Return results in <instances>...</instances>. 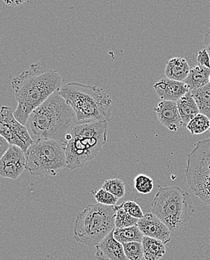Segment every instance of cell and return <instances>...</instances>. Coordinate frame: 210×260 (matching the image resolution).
Masks as SVG:
<instances>
[{
  "label": "cell",
  "mask_w": 210,
  "mask_h": 260,
  "mask_svg": "<svg viewBox=\"0 0 210 260\" xmlns=\"http://www.w3.org/2000/svg\"><path fill=\"white\" fill-rule=\"evenodd\" d=\"M62 86L59 73L44 67L40 63L29 66L12 80L17 107L14 112L18 122L26 125L31 113Z\"/></svg>",
  "instance_id": "6da1fadb"
},
{
  "label": "cell",
  "mask_w": 210,
  "mask_h": 260,
  "mask_svg": "<svg viewBox=\"0 0 210 260\" xmlns=\"http://www.w3.org/2000/svg\"><path fill=\"white\" fill-rule=\"evenodd\" d=\"M78 122L74 110L57 91L31 113L26 126L34 141L56 140L66 148Z\"/></svg>",
  "instance_id": "7a4b0ae2"
},
{
  "label": "cell",
  "mask_w": 210,
  "mask_h": 260,
  "mask_svg": "<svg viewBox=\"0 0 210 260\" xmlns=\"http://www.w3.org/2000/svg\"><path fill=\"white\" fill-rule=\"evenodd\" d=\"M76 113L78 122H109L112 114V99L97 86L71 82L59 90Z\"/></svg>",
  "instance_id": "3957f363"
},
{
  "label": "cell",
  "mask_w": 210,
  "mask_h": 260,
  "mask_svg": "<svg viewBox=\"0 0 210 260\" xmlns=\"http://www.w3.org/2000/svg\"><path fill=\"white\" fill-rule=\"evenodd\" d=\"M108 129V122H78L66 146L67 168H81L94 160L107 141Z\"/></svg>",
  "instance_id": "277c9868"
},
{
  "label": "cell",
  "mask_w": 210,
  "mask_h": 260,
  "mask_svg": "<svg viewBox=\"0 0 210 260\" xmlns=\"http://www.w3.org/2000/svg\"><path fill=\"white\" fill-rule=\"evenodd\" d=\"M117 206L90 204L76 217L74 238L78 242L96 247L115 229Z\"/></svg>",
  "instance_id": "5b68a950"
},
{
  "label": "cell",
  "mask_w": 210,
  "mask_h": 260,
  "mask_svg": "<svg viewBox=\"0 0 210 260\" xmlns=\"http://www.w3.org/2000/svg\"><path fill=\"white\" fill-rule=\"evenodd\" d=\"M151 209L152 213L174 232L190 220L195 207L188 192L172 186L159 187L152 201Z\"/></svg>",
  "instance_id": "8992f818"
},
{
  "label": "cell",
  "mask_w": 210,
  "mask_h": 260,
  "mask_svg": "<svg viewBox=\"0 0 210 260\" xmlns=\"http://www.w3.org/2000/svg\"><path fill=\"white\" fill-rule=\"evenodd\" d=\"M65 167L66 148L56 140H35L26 152V170L33 176H56Z\"/></svg>",
  "instance_id": "52a82bcc"
},
{
  "label": "cell",
  "mask_w": 210,
  "mask_h": 260,
  "mask_svg": "<svg viewBox=\"0 0 210 260\" xmlns=\"http://www.w3.org/2000/svg\"><path fill=\"white\" fill-rule=\"evenodd\" d=\"M186 177L194 194L210 206V138L196 143L188 155Z\"/></svg>",
  "instance_id": "ba28073f"
},
{
  "label": "cell",
  "mask_w": 210,
  "mask_h": 260,
  "mask_svg": "<svg viewBox=\"0 0 210 260\" xmlns=\"http://www.w3.org/2000/svg\"><path fill=\"white\" fill-rule=\"evenodd\" d=\"M0 135L11 146H18L26 153L34 143L26 126L17 120L13 110L9 107H2L0 109Z\"/></svg>",
  "instance_id": "9c48e42d"
},
{
  "label": "cell",
  "mask_w": 210,
  "mask_h": 260,
  "mask_svg": "<svg viewBox=\"0 0 210 260\" xmlns=\"http://www.w3.org/2000/svg\"><path fill=\"white\" fill-rule=\"evenodd\" d=\"M26 168V153L17 146H11L0 160V176L16 180Z\"/></svg>",
  "instance_id": "30bf717a"
},
{
  "label": "cell",
  "mask_w": 210,
  "mask_h": 260,
  "mask_svg": "<svg viewBox=\"0 0 210 260\" xmlns=\"http://www.w3.org/2000/svg\"><path fill=\"white\" fill-rule=\"evenodd\" d=\"M137 226L144 236L160 241L164 245L172 240L170 230L154 214H145L142 218L139 219Z\"/></svg>",
  "instance_id": "8fae6325"
},
{
  "label": "cell",
  "mask_w": 210,
  "mask_h": 260,
  "mask_svg": "<svg viewBox=\"0 0 210 260\" xmlns=\"http://www.w3.org/2000/svg\"><path fill=\"white\" fill-rule=\"evenodd\" d=\"M153 111L156 112L162 125L171 132H178L183 125L177 102L162 101L157 107L153 109Z\"/></svg>",
  "instance_id": "7c38bea8"
},
{
  "label": "cell",
  "mask_w": 210,
  "mask_h": 260,
  "mask_svg": "<svg viewBox=\"0 0 210 260\" xmlns=\"http://www.w3.org/2000/svg\"><path fill=\"white\" fill-rule=\"evenodd\" d=\"M155 91L162 101L177 102L186 93L190 92L184 82L162 78L155 83Z\"/></svg>",
  "instance_id": "4fadbf2b"
},
{
  "label": "cell",
  "mask_w": 210,
  "mask_h": 260,
  "mask_svg": "<svg viewBox=\"0 0 210 260\" xmlns=\"http://www.w3.org/2000/svg\"><path fill=\"white\" fill-rule=\"evenodd\" d=\"M95 256L98 260H128L123 245L114 239L113 232L96 246Z\"/></svg>",
  "instance_id": "5bb4252c"
},
{
  "label": "cell",
  "mask_w": 210,
  "mask_h": 260,
  "mask_svg": "<svg viewBox=\"0 0 210 260\" xmlns=\"http://www.w3.org/2000/svg\"><path fill=\"white\" fill-rule=\"evenodd\" d=\"M189 63L184 58L175 57L167 61L164 74L167 78L183 82L190 72Z\"/></svg>",
  "instance_id": "9a60e30c"
},
{
  "label": "cell",
  "mask_w": 210,
  "mask_h": 260,
  "mask_svg": "<svg viewBox=\"0 0 210 260\" xmlns=\"http://www.w3.org/2000/svg\"><path fill=\"white\" fill-rule=\"evenodd\" d=\"M179 113L181 117L183 125H187L197 114L200 113L197 104L194 101L192 92L186 93L184 96L177 102Z\"/></svg>",
  "instance_id": "2e32d148"
},
{
  "label": "cell",
  "mask_w": 210,
  "mask_h": 260,
  "mask_svg": "<svg viewBox=\"0 0 210 260\" xmlns=\"http://www.w3.org/2000/svg\"><path fill=\"white\" fill-rule=\"evenodd\" d=\"M209 76L210 69L203 66H196L191 69L189 76L183 82L191 92L209 83Z\"/></svg>",
  "instance_id": "e0dca14e"
},
{
  "label": "cell",
  "mask_w": 210,
  "mask_h": 260,
  "mask_svg": "<svg viewBox=\"0 0 210 260\" xmlns=\"http://www.w3.org/2000/svg\"><path fill=\"white\" fill-rule=\"evenodd\" d=\"M142 243L146 260H159L165 254V245L160 241L144 236Z\"/></svg>",
  "instance_id": "ac0fdd59"
},
{
  "label": "cell",
  "mask_w": 210,
  "mask_h": 260,
  "mask_svg": "<svg viewBox=\"0 0 210 260\" xmlns=\"http://www.w3.org/2000/svg\"><path fill=\"white\" fill-rule=\"evenodd\" d=\"M114 239L121 243L130 242H140L143 240L144 235L137 226H130L126 228H115L113 231Z\"/></svg>",
  "instance_id": "d6986e66"
},
{
  "label": "cell",
  "mask_w": 210,
  "mask_h": 260,
  "mask_svg": "<svg viewBox=\"0 0 210 260\" xmlns=\"http://www.w3.org/2000/svg\"><path fill=\"white\" fill-rule=\"evenodd\" d=\"M191 92L200 113L205 115L210 119V83L200 89L191 91Z\"/></svg>",
  "instance_id": "ffe728a7"
},
{
  "label": "cell",
  "mask_w": 210,
  "mask_h": 260,
  "mask_svg": "<svg viewBox=\"0 0 210 260\" xmlns=\"http://www.w3.org/2000/svg\"><path fill=\"white\" fill-rule=\"evenodd\" d=\"M186 128L192 135H201L209 130L210 119L205 115L199 113L186 125Z\"/></svg>",
  "instance_id": "44dd1931"
},
{
  "label": "cell",
  "mask_w": 210,
  "mask_h": 260,
  "mask_svg": "<svg viewBox=\"0 0 210 260\" xmlns=\"http://www.w3.org/2000/svg\"><path fill=\"white\" fill-rule=\"evenodd\" d=\"M139 219L132 217L127 213L121 205L117 206V212L115 217V228H126L130 226H137Z\"/></svg>",
  "instance_id": "7402d4cb"
},
{
  "label": "cell",
  "mask_w": 210,
  "mask_h": 260,
  "mask_svg": "<svg viewBox=\"0 0 210 260\" xmlns=\"http://www.w3.org/2000/svg\"><path fill=\"white\" fill-rule=\"evenodd\" d=\"M102 188L107 190L118 199L123 198L126 193L124 182L119 179H108L103 183Z\"/></svg>",
  "instance_id": "603a6c76"
},
{
  "label": "cell",
  "mask_w": 210,
  "mask_h": 260,
  "mask_svg": "<svg viewBox=\"0 0 210 260\" xmlns=\"http://www.w3.org/2000/svg\"><path fill=\"white\" fill-rule=\"evenodd\" d=\"M135 188L142 194H148L153 189V180L145 174H139L134 179Z\"/></svg>",
  "instance_id": "cb8c5ba5"
},
{
  "label": "cell",
  "mask_w": 210,
  "mask_h": 260,
  "mask_svg": "<svg viewBox=\"0 0 210 260\" xmlns=\"http://www.w3.org/2000/svg\"><path fill=\"white\" fill-rule=\"evenodd\" d=\"M123 250L128 260H142L144 258V249L140 242L123 244Z\"/></svg>",
  "instance_id": "d4e9b609"
},
{
  "label": "cell",
  "mask_w": 210,
  "mask_h": 260,
  "mask_svg": "<svg viewBox=\"0 0 210 260\" xmlns=\"http://www.w3.org/2000/svg\"><path fill=\"white\" fill-rule=\"evenodd\" d=\"M92 192L99 204L105 205V206H116L119 200L113 194L103 188L97 191L92 190Z\"/></svg>",
  "instance_id": "484cf974"
},
{
  "label": "cell",
  "mask_w": 210,
  "mask_h": 260,
  "mask_svg": "<svg viewBox=\"0 0 210 260\" xmlns=\"http://www.w3.org/2000/svg\"><path fill=\"white\" fill-rule=\"evenodd\" d=\"M121 206L127 213L135 218L141 219L145 215L142 212V208L136 202L129 200L122 203Z\"/></svg>",
  "instance_id": "4316f807"
},
{
  "label": "cell",
  "mask_w": 210,
  "mask_h": 260,
  "mask_svg": "<svg viewBox=\"0 0 210 260\" xmlns=\"http://www.w3.org/2000/svg\"><path fill=\"white\" fill-rule=\"evenodd\" d=\"M197 61L198 63V66L210 69V56L206 49H203V50L198 52Z\"/></svg>",
  "instance_id": "83f0119b"
},
{
  "label": "cell",
  "mask_w": 210,
  "mask_h": 260,
  "mask_svg": "<svg viewBox=\"0 0 210 260\" xmlns=\"http://www.w3.org/2000/svg\"><path fill=\"white\" fill-rule=\"evenodd\" d=\"M10 146L11 145L9 144V142L0 135V160H1L3 155L6 154V152L9 150Z\"/></svg>",
  "instance_id": "f1b7e54d"
},
{
  "label": "cell",
  "mask_w": 210,
  "mask_h": 260,
  "mask_svg": "<svg viewBox=\"0 0 210 260\" xmlns=\"http://www.w3.org/2000/svg\"><path fill=\"white\" fill-rule=\"evenodd\" d=\"M204 42L205 46H206V50H207L210 55V28L205 35L204 42Z\"/></svg>",
  "instance_id": "f546056e"
},
{
  "label": "cell",
  "mask_w": 210,
  "mask_h": 260,
  "mask_svg": "<svg viewBox=\"0 0 210 260\" xmlns=\"http://www.w3.org/2000/svg\"><path fill=\"white\" fill-rule=\"evenodd\" d=\"M209 83H210V76H209Z\"/></svg>",
  "instance_id": "4dcf8cb0"
},
{
  "label": "cell",
  "mask_w": 210,
  "mask_h": 260,
  "mask_svg": "<svg viewBox=\"0 0 210 260\" xmlns=\"http://www.w3.org/2000/svg\"><path fill=\"white\" fill-rule=\"evenodd\" d=\"M209 132H210V128H209Z\"/></svg>",
  "instance_id": "1f68e13d"
}]
</instances>
